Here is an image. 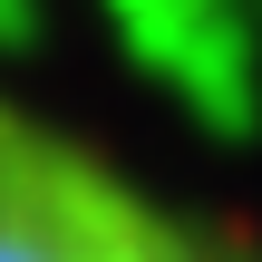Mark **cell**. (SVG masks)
I'll list each match as a JSON object with an SVG mask.
<instances>
[{
    "label": "cell",
    "mask_w": 262,
    "mask_h": 262,
    "mask_svg": "<svg viewBox=\"0 0 262 262\" xmlns=\"http://www.w3.org/2000/svg\"><path fill=\"white\" fill-rule=\"evenodd\" d=\"M0 262H253L146 175L0 97Z\"/></svg>",
    "instance_id": "6da1fadb"
}]
</instances>
